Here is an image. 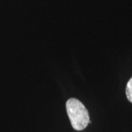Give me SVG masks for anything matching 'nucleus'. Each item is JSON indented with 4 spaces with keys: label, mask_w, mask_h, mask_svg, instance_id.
<instances>
[{
    "label": "nucleus",
    "mask_w": 132,
    "mask_h": 132,
    "mask_svg": "<svg viewBox=\"0 0 132 132\" xmlns=\"http://www.w3.org/2000/svg\"><path fill=\"white\" fill-rule=\"evenodd\" d=\"M66 110L71 126L76 131L84 130L91 123L87 109L78 99H68L66 102Z\"/></svg>",
    "instance_id": "nucleus-1"
},
{
    "label": "nucleus",
    "mask_w": 132,
    "mask_h": 132,
    "mask_svg": "<svg viewBox=\"0 0 132 132\" xmlns=\"http://www.w3.org/2000/svg\"><path fill=\"white\" fill-rule=\"evenodd\" d=\"M126 94L128 100L132 104V77L128 81L126 89Z\"/></svg>",
    "instance_id": "nucleus-2"
}]
</instances>
